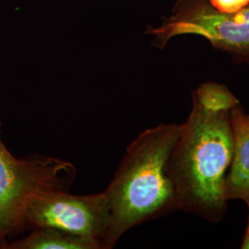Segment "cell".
<instances>
[{
	"label": "cell",
	"instance_id": "3",
	"mask_svg": "<svg viewBox=\"0 0 249 249\" xmlns=\"http://www.w3.org/2000/svg\"><path fill=\"white\" fill-rule=\"evenodd\" d=\"M75 176L71 162L58 158L35 154L18 159L0 139V248L26 230L27 212L36 198L69 191Z\"/></svg>",
	"mask_w": 249,
	"mask_h": 249
},
{
	"label": "cell",
	"instance_id": "5",
	"mask_svg": "<svg viewBox=\"0 0 249 249\" xmlns=\"http://www.w3.org/2000/svg\"><path fill=\"white\" fill-rule=\"evenodd\" d=\"M110 216L104 191L80 196L57 190L36 198L28 209L25 224L29 230L41 226L56 227L99 241L103 246Z\"/></svg>",
	"mask_w": 249,
	"mask_h": 249
},
{
	"label": "cell",
	"instance_id": "10",
	"mask_svg": "<svg viewBox=\"0 0 249 249\" xmlns=\"http://www.w3.org/2000/svg\"><path fill=\"white\" fill-rule=\"evenodd\" d=\"M248 118H249V115H248Z\"/></svg>",
	"mask_w": 249,
	"mask_h": 249
},
{
	"label": "cell",
	"instance_id": "1",
	"mask_svg": "<svg viewBox=\"0 0 249 249\" xmlns=\"http://www.w3.org/2000/svg\"><path fill=\"white\" fill-rule=\"evenodd\" d=\"M238 104L226 85L200 84L167 162L179 210L210 223L221 222L227 212L225 180L234 144L231 115Z\"/></svg>",
	"mask_w": 249,
	"mask_h": 249
},
{
	"label": "cell",
	"instance_id": "6",
	"mask_svg": "<svg viewBox=\"0 0 249 249\" xmlns=\"http://www.w3.org/2000/svg\"><path fill=\"white\" fill-rule=\"evenodd\" d=\"M233 154L225 180L227 201H244L249 214V120L241 104L232 109Z\"/></svg>",
	"mask_w": 249,
	"mask_h": 249
},
{
	"label": "cell",
	"instance_id": "4",
	"mask_svg": "<svg viewBox=\"0 0 249 249\" xmlns=\"http://www.w3.org/2000/svg\"><path fill=\"white\" fill-rule=\"evenodd\" d=\"M152 45L164 48L174 37L194 35L230 53L235 61L249 63V5L232 13L219 11L209 0H177L171 16L159 27H149Z\"/></svg>",
	"mask_w": 249,
	"mask_h": 249
},
{
	"label": "cell",
	"instance_id": "9",
	"mask_svg": "<svg viewBox=\"0 0 249 249\" xmlns=\"http://www.w3.org/2000/svg\"><path fill=\"white\" fill-rule=\"evenodd\" d=\"M241 249H249V222H248V227L246 230V233L244 236V239L241 245Z\"/></svg>",
	"mask_w": 249,
	"mask_h": 249
},
{
	"label": "cell",
	"instance_id": "2",
	"mask_svg": "<svg viewBox=\"0 0 249 249\" xmlns=\"http://www.w3.org/2000/svg\"><path fill=\"white\" fill-rule=\"evenodd\" d=\"M182 124H160L140 134L126 148L106 193L110 224L104 249H113L126 231L178 211L167 162Z\"/></svg>",
	"mask_w": 249,
	"mask_h": 249
},
{
	"label": "cell",
	"instance_id": "7",
	"mask_svg": "<svg viewBox=\"0 0 249 249\" xmlns=\"http://www.w3.org/2000/svg\"><path fill=\"white\" fill-rule=\"evenodd\" d=\"M5 249H104L97 240L52 226L32 229L21 239L8 243Z\"/></svg>",
	"mask_w": 249,
	"mask_h": 249
},
{
	"label": "cell",
	"instance_id": "11",
	"mask_svg": "<svg viewBox=\"0 0 249 249\" xmlns=\"http://www.w3.org/2000/svg\"><path fill=\"white\" fill-rule=\"evenodd\" d=\"M0 124H1V122H0Z\"/></svg>",
	"mask_w": 249,
	"mask_h": 249
},
{
	"label": "cell",
	"instance_id": "8",
	"mask_svg": "<svg viewBox=\"0 0 249 249\" xmlns=\"http://www.w3.org/2000/svg\"><path fill=\"white\" fill-rule=\"evenodd\" d=\"M209 2L214 9L226 13L237 12L249 5V0H209Z\"/></svg>",
	"mask_w": 249,
	"mask_h": 249
}]
</instances>
